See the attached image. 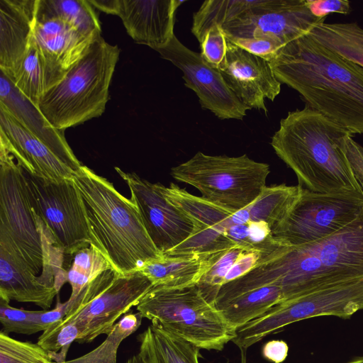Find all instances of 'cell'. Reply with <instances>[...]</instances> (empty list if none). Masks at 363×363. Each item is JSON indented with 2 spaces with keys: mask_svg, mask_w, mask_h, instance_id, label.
<instances>
[{
  "mask_svg": "<svg viewBox=\"0 0 363 363\" xmlns=\"http://www.w3.org/2000/svg\"><path fill=\"white\" fill-rule=\"evenodd\" d=\"M325 20L311 14L306 0H262L221 27L227 39L267 38L285 46Z\"/></svg>",
  "mask_w": 363,
  "mask_h": 363,
  "instance_id": "4fadbf2b",
  "label": "cell"
},
{
  "mask_svg": "<svg viewBox=\"0 0 363 363\" xmlns=\"http://www.w3.org/2000/svg\"><path fill=\"white\" fill-rule=\"evenodd\" d=\"M155 51L182 72L184 85L195 92L203 108L221 120H242L247 115L249 108L228 86L220 72L203 60L201 52L189 49L175 35L167 45Z\"/></svg>",
  "mask_w": 363,
  "mask_h": 363,
  "instance_id": "5bb4252c",
  "label": "cell"
},
{
  "mask_svg": "<svg viewBox=\"0 0 363 363\" xmlns=\"http://www.w3.org/2000/svg\"><path fill=\"white\" fill-rule=\"evenodd\" d=\"M58 291L44 282L28 265L0 247V298L9 302L32 303L48 310Z\"/></svg>",
  "mask_w": 363,
  "mask_h": 363,
  "instance_id": "7402d4cb",
  "label": "cell"
},
{
  "mask_svg": "<svg viewBox=\"0 0 363 363\" xmlns=\"http://www.w3.org/2000/svg\"><path fill=\"white\" fill-rule=\"evenodd\" d=\"M352 136L349 134L345 137L343 150L356 176L363 181V147Z\"/></svg>",
  "mask_w": 363,
  "mask_h": 363,
  "instance_id": "60d3db41",
  "label": "cell"
},
{
  "mask_svg": "<svg viewBox=\"0 0 363 363\" xmlns=\"http://www.w3.org/2000/svg\"><path fill=\"white\" fill-rule=\"evenodd\" d=\"M116 171L126 182L145 228L157 249L166 253L185 241L197 228L186 213L169 202L152 184L134 172Z\"/></svg>",
  "mask_w": 363,
  "mask_h": 363,
  "instance_id": "9a60e30c",
  "label": "cell"
},
{
  "mask_svg": "<svg viewBox=\"0 0 363 363\" xmlns=\"http://www.w3.org/2000/svg\"><path fill=\"white\" fill-rule=\"evenodd\" d=\"M349 134L306 105L280 121L270 145L301 187L320 193L363 191V181L343 150V140Z\"/></svg>",
  "mask_w": 363,
  "mask_h": 363,
  "instance_id": "3957f363",
  "label": "cell"
},
{
  "mask_svg": "<svg viewBox=\"0 0 363 363\" xmlns=\"http://www.w3.org/2000/svg\"><path fill=\"white\" fill-rule=\"evenodd\" d=\"M72 257L70 265L66 269V281L72 289L67 300L69 304L101 272L112 267L103 254L93 245L79 250Z\"/></svg>",
  "mask_w": 363,
  "mask_h": 363,
  "instance_id": "f1b7e54d",
  "label": "cell"
},
{
  "mask_svg": "<svg viewBox=\"0 0 363 363\" xmlns=\"http://www.w3.org/2000/svg\"><path fill=\"white\" fill-rule=\"evenodd\" d=\"M136 308L152 325L200 349L221 351L235 337V330L206 300L196 284L152 286Z\"/></svg>",
  "mask_w": 363,
  "mask_h": 363,
  "instance_id": "52a82bcc",
  "label": "cell"
},
{
  "mask_svg": "<svg viewBox=\"0 0 363 363\" xmlns=\"http://www.w3.org/2000/svg\"><path fill=\"white\" fill-rule=\"evenodd\" d=\"M38 315L39 311L16 308L10 306L9 301L0 298L1 331L6 334L16 333L30 335L42 331Z\"/></svg>",
  "mask_w": 363,
  "mask_h": 363,
  "instance_id": "d590c367",
  "label": "cell"
},
{
  "mask_svg": "<svg viewBox=\"0 0 363 363\" xmlns=\"http://www.w3.org/2000/svg\"><path fill=\"white\" fill-rule=\"evenodd\" d=\"M10 81L22 95L38 107L45 87L44 72L33 38Z\"/></svg>",
  "mask_w": 363,
  "mask_h": 363,
  "instance_id": "4dcf8cb0",
  "label": "cell"
},
{
  "mask_svg": "<svg viewBox=\"0 0 363 363\" xmlns=\"http://www.w3.org/2000/svg\"><path fill=\"white\" fill-rule=\"evenodd\" d=\"M120 49L101 35L63 79L42 96L38 108L55 129L65 131L102 115Z\"/></svg>",
  "mask_w": 363,
  "mask_h": 363,
  "instance_id": "8992f818",
  "label": "cell"
},
{
  "mask_svg": "<svg viewBox=\"0 0 363 363\" xmlns=\"http://www.w3.org/2000/svg\"><path fill=\"white\" fill-rule=\"evenodd\" d=\"M345 363H363V356L357 357L352 359L350 361L345 362Z\"/></svg>",
  "mask_w": 363,
  "mask_h": 363,
  "instance_id": "bcb514c9",
  "label": "cell"
},
{
  "mask_svg": "<svg viewBox=\"0 0 363 363\" xmlns=\"http://www.w3.org/2000/svg\"><path fill=\"white\" fill-rule=\"evenodd\" d=\"M232 43L251 54L259 56L269 62L284 47L279 43L267 38H245L228 39Z\"/></svg>",
  "mask_w": 363,
  "mask_h": 363,
  "instance_id": "74e56055",
  "label": "cell"
},
{
  "mask_svg": "<svg viewBox=\"0 0 363 363\" xmlns=\"http://www.w3.org/2000/svg\"><path fill=\"white\" fill-rule=\"evenodd\" d=\"M240 351H241L240 363H247V350H240Z\"/></svg>",
  "mask_w": 363,
  "mask_h": 363,
  "instance_id": "f6af8a7d",
  "label": "cell"
},
{
  "mask_svg": "<svg viewBox=\"0 0 363 363\" xmlns=\"http://www.w3.org/2000/svg\"><path fill=\"white\" fill-rule=\"evenodd\" d=\"M225 62L219 70L228 86L249 109L267 113L265 99L273 101L281 91L270 62L227 39Z\"/></svg>",
  "mask_w": 363,
  "mask_h": 363,
  "instance_id": "e0dca14e",
  "label": "cell"
},
{
  "mask_svg": "<svg viewBox=\"0 0 363 363\" xmlns=\"http://www.w3.org/2000/svg\"><path fill=\"white\" fill-rule=\"evenodd\" d=\"M137 339L149 363H199L200 348L152 324Z\"/></svg>",
  "mask_w": 363,
  "mask_h": 363,
  "instance_id": "cb8c5ba5",
  "label": "cell"
},
{
  "mask_svg": "<svg viewBox=\"0 0 363 363\" xmlns=\"http://www.w3.org/2000/svg\"><path fill=\"white\" fill-rule=\"evenodd\" d=\"M270 65L307 106L351 134L363 133V68L309 34L284 46Z\"/></svg>",
  "mask_w": 363,
  "mask_h": 363,
  "instance_id": "7a4b0ae2",
  "label": "cell"
},
{
  "mask_svg": "<svg viewBox=\"0 0 363 363\" xmlns=\"http://www.w3.org/2000/svg\"><path fill=\"white\" fill-rule=\"evenodd\" d=\"M363 279V211L353 221L318 241L296 247L279 246L262 256L244 276L224 284L217 302L278 286L283 301L327 286Z\"/></svg>",
  "mask_w": 363,
  "mask_h": 363,
  "instance_id": "6da1fadb",
  "label": "cell"
},
{
  "mask_svg": "<svg viewBox=\"0 0 363 363\" xmlns=\"http://www.w3.org/2000/svg\"><path fill=\"white\" fill-rule=\"evenodd\" d=\"M143 318L139 312L129 311L115 324L99 346L84 355L63 363H116L121 343L138 329Z\"/></svg>",
  "mask_w": 363,
  "mask_h": 363,
  "instance_id": "f546056e",
  "label": "cell"
},
{
  "mask_svg": "<svg viewBox=\"0 0 363 363\" xmlns=\"http://www.w3.org/2000/svg\"><path fill=\"white\" fill-rule=\"evenodd\" d=\"M262 254L257 251H245L228 272L225 284L235 280L251 271L259 262Z\"/></svg>",
  "mask_w": 363,
  "mask_h": 363,
  "instance_id": "ab89813d",
  "label": "cell"
},
{
  "mask_svg": "<svg viewBox=\"0 0 363 363\" xmlns=\"http://www.w3.org/2000/svg\"><path fill=\"white\" fill-rule=\"evenodd\" d=\"M362 211L363 191L320 193L301 186L290 210L272 229V236L279 246L309 244L344 228Z\"/></svg>",
  "mask_w": 363,
  "mask_h": 363,
  "instance_id": "8fae6325",
  "label": "cell"
},
{
  "mask_svg": "<svg viewBox=\"0 0 363 363\" xmlns=\"http://www.w3.org/2000/svg\"><path fill=\"white\" fill-rule=\"evenodd\" d=\"M283 300L281 289L272 284L244 293L218 309L235 330L260 317Z\"/></svg>",
  "mask_w": 363,
  "mask_h": 363,
  "instance_id": "d4e9b609",
  "label": "cell"
},
{
  "mask_svg": "<svg viewBox=\"0 0 363 363\" xmlns=\"http://www.w3.org/2000/svg\"><path fill=\"white\" fill-rule=\"evenodd\" d=\"M179 0H117L115 15L119 16L128 35L138 44L157 50L167 45L173 36L175 11Z\"/></svg>",
  "mask_w": 363,
  "mask_h": 363,
  "instance_id": "d6986e66",
  "label": "cell"
},
{
  "mask_svg": "<svg viewBox=\"0 0 363 363\" xmlns=\"http://www.w3.org/2000/svg\"><path fill=\"white\" fill-rule=\"evenodd\" d=\"M36 13L61 18L87 37L101 33L98 15L89 0H38Z\"/></svg>",
  "mask_w": 363,
  "mask_h": 363,
  "instance_id": "4316f807",
  "label": "cell"
},
{
  "mask_svg": "<svg viewBox=\"0 0 363 363\" xmlns=\"http://www.w3.org/2000/svg\"><path fill=\"white\" fill-rule=\"evenodd\" d=\"M270 173L269 165L238 157L208 155L198 152L171 169L176 180L196 188L201 197L233 211L245 208L261 194Z\"/></svg>",
  "mask_w": 363,
  "mask_h": 363,
  "instance_id": "ba28073f",
  "label": "cell"
},
{
  "mask_svg": "<svg viewBox=\"0 0 363 363\" xmlns=\"http://www.w3.org/2000/svg\"><path fill=\"white\" fill-rule=\"evenodd\" d=\"M38 0H0V69L11 79L33 38Z\"/></svg>",
  "mask_w": 363,
  "mask_h": 363,
  "instance_id": "ffe728a7",
  "label": "cell"
},
{
  "mask_svg": "<svg viewBox=\"0 0 363 363\" xmlns=\"http://www.w3.org/2000/svg\"><path fill=\"white\" fill-rule=\"evenodd\" d=\"M33 38L40 55L46 91L63 79L97 37L84 35L61 18L36 13Z\"/></svg>",
  "mask_w": 363,
  "mask_h": 363,
  "instance_id": "2e32d148",
  "label": "cell"
},
{
  "mask_svg": "<svg viewBox=\"0 0 363 363\" xmlns=\"http://www.w3.org/2000/svg\"><path fill=\"white\" fill-rule=\"evenodd\" d=\"M227 250L201 254L164 253L159 259L147 262L139 272L152 282V286L196 284Z\"/></svg>",
  "mask_w": 363,
  "mask_h": 363,
  "instance_id": "603a6c76",
  "label": "cell"
},
{
  "mask_svg": "<svg viewBox=\"0 0 363 363\" xmlns=\"http://www.w3.org/2000/svg\"><path fill=\"white\" fill-rule=\"evenodd\" d=\"M0 145L29 174L49 182L72 179L77 172L0 105Z\"/></svg>",
  "mask_w": 363,
  "mask_h": 363,
  "instance_id": "ac0fdd59",
  "label": "cell"
},
{
  "mask_svg": "<svg viewBox=\"0 0 363 363\" xmlns=\"http://www.w3.org/2000/svg\"><path fill=\"white\" fill-rule=\"evenodd\" d=\"M289 352V347L286 342L279 340H273L266 342L262 350L264 359L274 363L283 362Z\"/></svg>",
  "mask_w": 363,
  "mask_h": 363,
  "instance_id": "7bdbcfd3",
  "label": "cell"
},
{
  "mask_svg": "<svg viewBox=\"0 0 363 363\" xmlns=\"http://www.w3.org/2000/svg\"><path fill=\"white\" fill-rule=\"evenodd\" d=\"M125 363H149L147 360L138 352V353L130 357Z\"/></svg>",
  "mask_w": 363,
  "mask_h": 363,
  "instance_id": "ee69618b",
  "label": "cell"
},
{
  "mask_svg": "<svg viewBox=\"0 0 363 363\" xmlns=\"http://www.w3.org/2000/svg\"><path fill=\"white\" fill-rule=\"evenodd\" d=\"M363 309V279L315 290L282 301L260 317L235 330L232 342L247 350L291 323L318 316L347 319Z\"/></svg>",
  "mask_w": 363,
  "mask_h": 363,
  "instance_id": "30bf717a",
  "label": "cell"
},
{
  "mask_svg": "<svg viewBox=\"0 0 363 363\" xmlns=\"http://www.w3.org/2000/svg\"><path fill=\"white\" fill-rule=\"evenodd\" d=\"M0 363H57L38 343L23 342L0 333Z\"/></svg>",
  "mask_w": 363,
  "mask_h": 363,
  "instance_id": "e575fe53",
  "label": "cell"
},
{
  "mask_svg": "<svg viewBox=\"0 0 363 363\" xmlns=\"http://www.w3.org/2000/svg\"><path fill=\"white\" fill-rule=\"evenodd\" d=\"M68 303V301L62 303L57 294V303L53 309L39 311V323L43 332L64 318L67 313Z\"/></svg>",
  "mask_w": 363,
  "mask_h": 363,
  "instance_id": "b9f144b4",
  "label": "cell"
},
{
  "mask_svg": "<svg viewBox=\"0 0 363 363\" xmlns=\"http://www.w3.org/2000/svg\"><path fill=\"white\" fill-rule=\"evenodd\" d=\"M194 233L168 254H201L229 250L236 245L225 235L198 223Z\"/></svg>",
  "mask_w": 363,
  "mask_h": 363,
  "instance_id": "d6a6232c",
  "label": "cell"
},
{
  "mask_svg": "<svg viewBox=\"0 0 363 363\" xmlns=\"http://www.w3.org/2000/svg\"><path fill=\"white\" fill-rule=\"evenodd\" d=\"M152 287L139 271L123 275L110 267L68 303L63 319L77 325L80 332L77 342L89 343L101 334L108 335L121 315L137 306Z\"/></svg>",
  "mask_w": 363,
  "mask_h": 363,
  "instance_id": "9c48e42d",
  "label": "cell"
},
{
  "mask_svg": "<svg viewBox=\"0 0 363 363\" xmlns=\"http://www.w3.org/2000/svg\"><path fill=\"white\" fill-rule=\"evenodd\" d=\"M245 251L247 250L240 246L228 250L201 277L196 286L208 303L215 306L218 294L225 284L228 272Z\"/></svg>",
  "mask_w": 363,
  "mask_h": 363,
  "instance_id": "836d02e7",
  "label": "cell"
},
{
  "mask_svg": "<svg viewBox=\"0 0 363 363\" xmlns=\"http://www.w3.org/2000/svg\"><path fill=\"white\" fill-rule=\"evenodd\" d=\"M311 14L319 18H325L331 13L348 14L352 9L350 3L344 0H306Z\"/></svg>",
  "mask_w": 363,
  "mask_h": 363,
  "instance_id": "f35d334b",
  "label": "cell"
},
{
  "mask_svg": "<svg viewBox=\"0 0 363 363\" xmlns=\"http://www.w3.org/2000/svg\"><path fill=\"white\" fill-rule=\"evenodd\" d=\"M203 60L212 67L220 70L225 65L227 38L220 26L212 27L200 44Z\"/></svg>",
  "mask_w": 363,
  "mask_h": 363,
  "instance_id": "8d00e7d4",
  "label": "cell"
},
{
  "mask_svg": "<svg viewBox=\"0 0 363 363\" xmlns=\"http://www.w3.org/2000/svg\"><path fill=\"white\" fill-rule=\"evenodd\" d=\"M262 0H207L193 15L192 34L201 44L208 30L222 26L257 6Z\"/></svg>",
  "mask_w": 363,
  "mask_h": 363,
  "instance_id": "83f0119b",
  "label": "cell"
},
{
  "mask_svg": "<svg viewBox=\"0 0 363 363\" xmlns=\"http://www.w3.org/2000/svg\"><path fill=\"white\" fill-rule=\"evenodd\" d=\"M0 247L57 291L67 282L64 251L34 208L26 173L1 145Z\"/></svg>",
  "mask_w": 363,
  "mask_h": 363,
  "instance_id": "5b68a950",
  "label": "cell"
},
{
  "mask_svg": "<svg viewBox=\"0 0 363 363\" xmlns=\"http://www.w3.org/2000/svg\"><path fill=\"white\" fill-rule=\"evenodd\" d=\"M26 173L34 208L65 255L93 245L85 204L74 178L55 183Z\"/></svg>",
  "mask_w": 363,
  "mask_h": 363,
  "instance_id": "7c38bea8",
  "label": "cell"
},
{
  "mask_svg": "<svg viewBox=\"0 0 363 363\" xmlns=\"http://www.w3.org/2000/svg\"><path fill=\"white\" fill-rule=\"evenodd\" d=\"M74 181L84 199L93 246L115 270L132 274L163 255L150 238L136 205L113 183L85 165Z\"/></svg>",
  "mask_w": 363,
  "mask_h": 363,
  "instance_id": "277c9868",
  "label": "cell"
},
{
  "mask_svg": "<svg viewBox=\"0 0 363 363\" xmlns=\"http://www.w3.org/2000/svg\"><path fill=\"white\" fill-rule=\"evenodd\" d=\"M0 105L4 106L21 125L48 145L75 172L83 165L68 145L64 131L53 128L38 108L22 95L1 72Z\"/></svg>",
  "mask_w": 363,
  "mask_h": 363,
  "instance_id": "44dd1931",
  "label": "cell"
},
{
  "mask_svg": "<svg viewBox=\"0 0 363 363\" xmlns=\"http://www.w3.org/2000/svg\"><path fill=\"white\" fill-rule=\"evenodd\" d=\"M315 40L363 68V28L357 23H322L308 33Z\"/></svg>",
  "mask_w": 363,
  "mask_h": 363,
  "instance_id": "484cf974",
  "label": "cell"
},
{
  "mask_svg": "<svg viewBox=\"0 0 363 363\" xmlns=\"http://www.w3.org/2000/svg\"><path fill=\"white\" fill-rule=\"evenodd\" d=\"M80 332L77 325L64 319L55 323L38 337V344L57 363L66 362V357L71 344L77 341Z\"/></svg>",
  "mask_w": 363,
  "mask_h": 363,
  "instance_id": "1f68e13d",
  "label": "cell"
}]
</instances>
